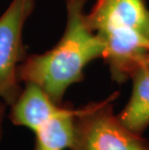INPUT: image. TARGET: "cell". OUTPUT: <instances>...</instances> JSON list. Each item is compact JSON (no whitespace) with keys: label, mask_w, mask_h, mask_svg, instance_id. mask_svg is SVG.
Masks as SVG:
<instances>
[{"label":"cell","mask_w":149,"mask_h":150,"mask_svg":"<svg viewBox=\"0 0 149 150\" xmlns=\"http://www.w3.org/2000/svg\"><path fill=\"white\" fill-rule=\"evenodd\" d=\"M86 1L65 0L67 21L61 39L46 52L28 55L18 70L20 82L37 84L58 105L70 86L84 79L85 67L104 55L102 42L85 22Z\"/></svg>","instance_id":"obj_1"},{"label":"cell","mask_w":149,"mask_h":150,"mask_svg":"<svg viewBox=\"0 0 149 150\" xmlns=\"http://www.w3.org/2000/svg\"><path fill=\"white\" fill-rule=\"evenodd\" d=\"M34 7V0H13L0 17V99L10 107L23 90L18 70L28 56L23 32Z\"/></svg>","instance_id":"obj_4"},{"label":"cell","mask_w":149,"mask_h":150,"mask_svg":"<svg viewBox=\"0 0 149 150\" xmlns=\"http://www.w3.org/2000/svg\"><path fill=\"white\" fill-rule=\"evenodd\" d=\"M145 64H147V65H149V54L146 56V58H145Z\"/></svg>","instance_id":"obj_8"},{"label":"cell","mask_w":149,"mask_h":150,"mask_svg":"<svg viewBox=\"0 0 149 150\" xmlns=\"http://www.w3.org/2000/svg\"><path fill=\"white\" fill-rule=\"evenodd\" d=\"M76 113L77 110L67 107L61 114L50 119L38 129L35 132V150H65L71 148L74 138Z\"/></svg>","instance_id":"obj_7"},{"label":"cell","mask_w":149,"mask_h":150,"mask_svg":"<svg viewBox=\"0 0 149 150\" xmlns=\"http://www.w3.org/2000/svg\"><path fill=\"white\" fill-rule=\"evenodd\" d=\"M104 46L103 59L117 83L129 81L149 54V9L145 0H97L84 15Z\"/></svg>","instance_id":"obj_2"},{"label":"cell","mask_w":149,"mask_h":150,"mask_svg":"<svg viewBox=\"0 0 149 150\" xmlns=\"http://www.w3.org/2000/svg\"><path fill=\"white\" fill-rule=\"evenodd\" d=\"M130 79L131 96L117 117L127 129L142 136L149 127V65H139Z\"/></svg>","instance_id":"obj_6"},{"label":"cell","mask_w":149,"mask_h":150,"mask_svg":"<svg viewBox=\"0 0 149 150\" xmlns=\"http://www.w3.org/2000/svg\"><path fill=\"white\" fill-rule=\"evenodd\" d=\"M114 92L77 110L71 150H149V140L133 133L113 110Z\"/></svg>","instance_id":"obj_3"},{"label":"cell","mask_w":149,"mask_h":150,"mask_svg":"<svg viewBox=\"0 0 149 150\" xmlns=\"http://www.w3.org/2000/svg\"><path fill=\"white\" fill-rule=\"evenodd\" d=\"M68 106L53 102L42 88L32 82H25L17 101L12 105L10 118L17 126L35 133L44 124L61 114Z\"/></svg>","instance_id":"obj_5"}]
</instances>
